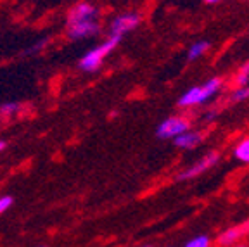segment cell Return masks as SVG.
<instances>
[{
	"instance_id": "cell-1",
	"label": "cell",
	"mask_w": 249,
	"mask_h": 247,
	"mask_svg": "<svg viewBox=\"0 0 249 247\" xmlns=\"http://www.w3.org/2000/svg\"><path fill=\"white\" fill-rule=\"evenodd\" d=\"M121 38L118 36H109L106 42H102L101 45L93 47L92 51H89L78 62V68L82 71H87V73H92V71H97L101 68V64L104 62V59L107 57L111 52H113L114 47L120 43Z\"/></svg>"
},
{
	"instance_id": "cell-16",
	"label": "cell",
	"mask_w": 249,
	"mask_h": 247,
	"mask_svg": "<svg viewBox=\"0 0 249 247\" xmlns=\"http://www.w3.org/2000/svg\"><path fill=\"white\" fill-rule=\"evenodd\" d=\"M47 43H49V40H47V38L38 40V42H36L35 45H31L30 49H28V51H26V54H36V52H40V51H42V49L47 45Z\"/></svg>"
},
{
	"instance_id": "cell-15",
	"label": "cell",
	"mask_w": 249,
	"mask_h": 247,
	"mask_svg": "<svg viewBox=\"0 0 249 247\" xmlns=\"http://www.w3.org/2000/svg\"><path fill=\"white\" fill-rule=\"evenodd\" d=\"M12 204H14V199H12L11 195H2V197H0V214H4L5 211H9Z\"/></svg>"
},
{
	"instance_id": "cell-3",
	"label": "cell",
	"mask_w": 249,
	"mask_h": 247,
	"mask_svg": "<svg viewBox=\"0 0 249 247\" xmlns=\"http://www.w3.org/2000/svg\"><path fill=\"white\" fill-rule=\"evenodd\" d=\"M187 130H189L187 120H183V118H180V116H171V118H166L163 123H160V126L156 130V135L163 140L175 139V137L182 135L183 131H187Z\"/></svg>"
},
{
	"instance_id": "cell-23",
	"label": "cell",
	"mask_w": 249,
	"mask_h": 247,
	"mask_svg": "<svg viewBox=\"0 0 249 247\" xmlns=\"http://www.w3.org/2000/svg\"><path fill=\"white\" fill-rule=\"evenodd\" d=\"M40 247H43V246H40Z\"/></svg>"
},
{
	"instance_id": "cell-10",
	"label": "cell",
	"mask_w": 249,
	"mask_h": 247,
	"mask_svg": "<svg viewBox=\"0 0 249 247\" xmlns=\"http://www.w3.org/2000/svg\"><path fill=\"white\" fill-rule=\"evenodd\" d=\"M235 158L242 162H249V139L242 140V142L235 147Z\"/></svg>"
},
{
	"instance_id": "cell-7",
	"label": "cell",
	"mask_w": 249,
	"mask_h": 247,
	"mask_svg": "<svg viewBox=\"0 0 249 247\" xmlns=\"http://www.w3.org/2000/svg\"><path fill=\"white\" fill-rule=\"evenodd\" d=\"M220 159V154L218 152H211V154H206L201 161H197L196 164H192L191 168H187L185 171L178 175V180H191V178L199 176L201 173H204L206 170H210L211 166H214Z\"/></svg>"
},
{
	"instance_id": "cell-17",
	"label": "cell",
	"mask_w": 249,
	"mask_h": 247,
	"mask_svg": "<svg viewBox=\"0 0 249 247\" xmlns=\"http://www.w3.org/2000/svg\"><path fill=\"white\" fill-rule=\"evenodd\" d=\"M237 83H239V87H246V85H248V83H249V71L248 70H242L241 73H239Z\"/></svg>"
},
{
	"instance_id": "cell-6",
	"label": "cell",
	"mask_w": 249,
	"mask_h": 247,
	"mask_svg": "<svg viewBox=\"0 0 249 247\" xmlns=\"http://www.w3.org/2000/svg\"><path fill=\"white\" fill-rule=\"evenodd\" d=\"M97 18H99V11L95 5L89 4V2H80V4H76L68 12L66 24L82 23V21H93V19H97Z\"/></svg>"
},
{
	"instance_id": "cell-12",
	"label": "cell",
	"mask_w": 249,
	"mask_h": 247,
	"mask_svg": "<svg viewBox=\"0 0 249 247\" xmlns=\"http://www.w3.org/2000/svg\"><path fill=\"white\" fill-rule=\"evenodd\" d=\"M21 109V104L18 102H5V104L0 106V114H4V116H12L16 112Z\"/></svg>"
},
{
	"instance_id": "cell-20",
	"label": "cell",
	"mask_w": 249,
	"mask_h": 247,
	"mask_svg": "<svg viewBox=\"0 0 249 247\" xmlns=\"http://www.w3.org/2000/svg\"><path fill=\"white\" fill-rule=\"evenodd\" d=\"M235 247H248V246H242V244H239V246H235Z\"/></svg>"
},
{
	"instance_id": "cell-2",
	"label": "cell",
	"mask_w": 249,
	"mask_h": 247,
	"mask_svg": "<svg viewBox=\"0 0 249 247\" xmlns=\"http://www.w3.org/2000/svg\"><path fill=\"white\" fill-rule=\"evenodd\" d=\"M222 87V80L220 78H213L202 87H194V88L187 90L182 97H180L178 106L180 107H191V106H197V104H204L214 95V93L220 90Z\"/></svg>"
},
{
	"instance_id": "cell-18",
	"label": "cell",
	"mask_w": 249,
	"mask_h": 247,
	"mask_svg": "<svg viewBox=\"0 0 249 247\" xmlns=\"http://www.w3.org/2000/svg\"><path fill=\"white\" fill-rule=\"evenodd\" d=\"M5 145H7V143H5L4 140H0V151H4V149H5Z\"/></svg>"
},
{
	"instance_id": "cell-5",
	"label": "cell",
	"mask_w": 249,
	"mask_h": 247,
	"mask_svg": "<svg viewBox=\"0 0 249 247\" xmlns=\"http://www.w3.org/2000/svg\"><path fill=\"white\" fill-rule=\"evenodd\" d=\"M66 33L70 40H83V38H90V36H95L101 30L99 26V21H82V23H73V24H66Z\"/></svg>"
},
{
	"instance_id": "cell-4",
	"label": "cell",
	"mask_w": 249,
	"mask_h": 247,
	"mask_svg": "<svg viewBox=\"0 0 249 247\" xmlns=\"http://www.w3.org/2000/svg\"><path fill=\"white\" fill-rule=\"evenodd\" d=\"M140 23L139 14L135 12H124V14L116 16L111 23V35L109 36H118V38H123L124 33L135 30Z\"/></svg>"
},
{
	"instance_id": "cell-19",
	"label": "cell",
	"mask_w": 249,
	"mask_h": 247,
	"mask_svg": "<svg viewBox=\"0 0 249 247\" xmlns=\"http://www.w3.org/2000/svg\"><path fill=\"white\" fill-rule=\"evenodd\" d=\"M206 2H210V4H214V2H218V0H206Z\"/></svg>"
},
{
	"instance_id": "cell-8",
	"label": "cell",
	"mask_w": 249,
	"mask_h": 247,
	"mask_svg": "<svg viewBox=\"0 0 249 247\" xmlns=\"http://www.w3.org/2000/svg\"><path fill=\"white\" fill-rule=\"evenodd\" d=\"M248 233H249V221H244V223L235 225V227L225 230L222 235L218 237V244H220V246H225V247L232 246V244H235L239 239L246 237Z\"/></svg>"
},
{
	"instance_id": "cell-13",
	"label": "cell",
	"mask_w": 249,
	"mask_h": 247,
	"mask_svg": "<svg viewBox=\"0 0 249 247\" xmlns=\"http://www.w3.org/2000/svg\"><path fill=\"white\" fill-rule=\"evenodd\" d=\"M183 247H210V237L199 235V237H196V239L189 240Z\"/></svg>"
},
{
	"instance_id": "cell-11",
	"label": "cell",
	"mask_w": 249,
	"mask_h": 247,
	"mask_svg": "<svg viewBox=\"0 0 249 247\" xmlns=\"http://www.w3.org/2000/svg\"><path fill=\"white\" fill-rule=\"evenodd\" d=\"M210 49V43L208 42H197L194 43V45L191 47V51H189V61H194V59H197L199 55H202L204 52Z\"/></svg>"
},
{
	"instance_id": "cell-14",
	"label": "cell",
	"mask_w": 249,
	"mask_h": 247,
	"mask_svg": "<svg viewBox=\"0 0 249 247\" xmlns=\"http://www.w3.org/2000/svg\"><path fill=\"white\" fill-rule=\"evenodd\" d=\"M248 97H249V87H239V88L232 93V101L241 102V101H246Z\"/></svg>"
},
{
	"instance_id": "cell-22",
	"label": "cell",
	"mask_w": 249,
	"mask_h": 247,
	"mask_svg": "<svg viewBox=\"0 0 249 247\" xmlns=\"http://www.w3.org/2000/svg\"><path fill=\"white\" fill-rule=\"evenodd\" d=\"M142 247H149V246H142Z\"/></svg>"
},
{
	"instance_id": "cell-21",
	"label": "cell",
	"mask_w": 249,
	"mask_h": 247,
	"mask_svg": "<svg viewBox=\"0 0 249 247\" xmlns=\"http://www.w3.org/2000/svg\"><path fill=\"white\" fill-rule=\"evenodd\" d=\"M244 70H248V71H249V64H248V66H246V68H244Z\"/></svg>"
},
{
	"instance_id": "cell-9",
	"label": "cell",
	"mask_w": 249,
	"mask_h": 247,
	"mask_svg": "<svg viewBox=\"0 0 249 247\" xmlns=\"http://www.w3.org/2000/svg\"><path fill=\"white\" fill-rule=\"evenodd\" d=\"M173 142H175V145L178 147V149H194V147L201 142V135L196 133V131L187 130V131H183L182 135L175 137Z\"/></svg>"
}]
</instances>
